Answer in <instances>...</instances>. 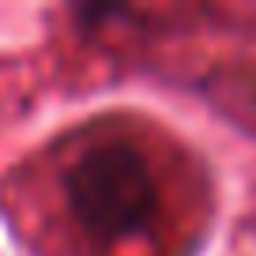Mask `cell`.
<instances>
[{"instance_id":"cell-1","label":"cell","mask_w":256,"mask_h":256,"mask_svg":"<svg viewBox=\"0 0 256 256\" xmlns=\"http://www.w3.org/2000/svg\"><path fill=\"white\" fill-rule=\"evenodd\" d=\"M53 208L64 230L83 248L120 252L140 241L144 248L158 238V211L166 188L158 158L120 132H83L68 151L53 158Z\"/></svg>"}]
</instances>
